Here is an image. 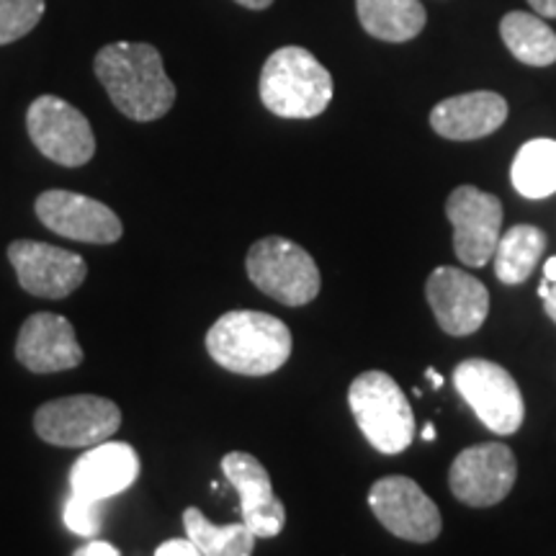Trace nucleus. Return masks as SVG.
Instances as JSON below:
<instances>
[{
  "mask_svg": "<svg viewBox=\"0 0 556 556\" xmlns=\"http://www.w3.org/2000/svg\"><path fill=\"white\" fill-rule=\"evenodd\" d=\"M500 37L523 65L546 67L556 62V34L536 13L513 11L500 21Z\"/></svg>",
  "mask_w": 556,
  "mask_h": 556,
  "instance_id": "20",
  "label": "nucleus"
},
{
  "mask_svg": "<svg viewBox=\"0 0 556 556\" xmlns=\"http://www.w3.org/2000/svg\"><path fill=\"white\" fill-rule=\"evenodd\" d=\"M531 9L536 11V16L544 18H556V0H528Z\"/></svg>",
  "mask_w": 556,
  "mask_h": 556,
  "instance_id": "28",
  "label": "nucleus"
},
{
  "mask_svg": "<svg viewBox=\"0 0 556 556\" xmlns=\"http://www.w3.org/2000/svg\"><path fill=\"white\" fill-rule=\"evenodd\" d=\"M93 67L111 103L131 122H155L176 103V86L152 45L114 41L96 54Z\"/></svg>",
  "mask_w": 556,
  "mask_h": 556,
  "instance_id": "1",
  "label": "nucleus"
},
{
  "mask_svg": "<svg viewBox=\"0 0 556 556\" xmlns=\"http://www.w3.org/2000/svg\"><path fill=\"white\" fill-rule=\"evenodd\" d=\"M435 435H438V430H435L433 422H428V426L422 428V433H420L422 441H435Z\"/></svg>",
  "mask_w": 556,
  "mask_h": 556,
  "instance_id": "33",
  "label": "nucleus"
},
{
  "mask_svg": "<svg viewBox=\"0 0 556 556\" xmlns=\"http://www.w3.org/2000/svg\"><path fill=\"white\" fill-rule=\"evenodd\" d=\"M250 281L287 307H304L319 294V268L312 255L287 238H263L248 250Z\"/></svg>",
  "mask_w": 556,
  "mask_h": 556,
  "instance_id": "5",
  "label": "nucleus"
},
{
  "mask_svg": "<svg viewBox=\"0 0 556 556\" xmlns=\"http://www.w3.org/2000/svg\"><path fill=\"white\" fill-rule=\"evenodd\" d=\"M9 261L24 291L45 299H65L86 281L88 266L78 253L37 240L9 245Z\"/></svg>",
  "mask_w": 556,
  "mask_h": 556,
  "instance_id": "12",
  "label": "nucleus"
},
{
  "mask_svg": "<svg viewBox=\"0 0 556 556\" xmlns=\"http://www.w3.org/2000/svg\"><path fill=\"white\" fill-rule=\"evenodd\" d=\"M454 384L492 433L513 435L523 426L526 405L520 389L500 364L484 358L462 361L454 371Z\"/></svg>",
  "mask_w": 556,
  "mask_h": 556,
  "instance_id": "7",
  "label": "nucleus"
},
{
  "mask_svg": "<svg viewBox=\"0 0 556 556\" xmlns=\"http://www.w3.org/2000/svg\"><path fill=\"white\" fill-rule=\"evenodd\" d=\"M426 296L441 330L456 338L475 336L490 312L484 283L454 266H441L428 276Z\"/></svg>",
  "mask_w": 556,
  "mask_h": 556,
  "instance_id": "14",
  "label": "nucleus"
},
{
  "mask_svg": "<svg viewBox=\"0 0 556 556\" xmlns=\"http://www.w3.org/2000/svg\"><path fill=\"white\" fill-rule=\"evenodd\" d=\"M544 278L546 281L556 283V258H548L546 266H544Z\"/></svg>",
  "mask_w": 556,
  "mask_h": 556,
  "instance_id": "31",
  "label": "nucleus"
},
{
  "mask_svg": "<svg viewBox=\"0 0 556 556\" xmlns=\"http://www.w3.org/2000/svg\"><path fill=\"white\" fill-rule=\"evenodd\" d=\"M122 428V409L99 394H73L47 402L34 415L41 441L62 448H93Z\"/></svg>",
  "mask_w": 556,
  "mask_h": 556,
  "instance_id": "6",
  "label": "nucleus"
},
{
  "mask_svg": "<svg viewBox=\"0 0 556 556\" xmlns=\"http://www.w3.org/2000/svg\"><path fill=\"white\" fill-rule=\"evenodd\" d=\"M426 377H428V381H430V384H433L435 389L443 387V377L435 371V368H426Z\"/></svg>",
  "mask_w": 556,
  "mask_h": 556,
  "instance_id": "32",
  "label": "nucleus"
},
{
  "mask_svg": "<svg viewBox=\"0 0 556 556\" xmlns=\"http://www.w3.org/2000/svg\"><path fill=\"white\" fill-rule=\"evenodd\" d=\"M356 11L366 34L392 45L415 39L428 18L420 0H356Z\"/></svg>",
  "mask_w": 556,
  "mask_h": 556,
  "instance_id": "19",
  "label": "nucleus"
},
{
  "mask_svg": "<svg viewBox=\"0 0 556 556\" xmlns=\"http://www.w3.org/2000/svg\"><path fill=\"white\" fill-rule=\"evenodd\" d=\"M544 309L546 315L556 323V283H552V289H548V294L544 296Z\"/></svg>",
  "mask_w": 556,
  "mask_h": 556,
  "instance_id": "29",
  "label": "nucleus"
},
{
  "mask_svg": "<svg viewBox=\"0 0 556 556\" xmlns=\"http://www.w3.org/2000/svg\"><path fill=\"white\" fill-rule=\"evenodd\" d=\"M45 16V0H0V47L26 37Z\"/></svg>",
  "mask_w": 556,
  "mask_h": 556,
  "instance_id": "24",
  "label": "nucleus"
},
{
  "mask_svg": "<svg viewBox=\"0 0 556 556\" xmlns=\"http://www.w3.org/2000/svg\"><path fill=\"white\" fill-rule=\"evenodd\" d=\"M348 405L361 433L381 454H402L415 438L413 407L397 381L384 371H364L348 389Z\"/></svg>",
  "mask_w": 556,
  "mask_h": 556,
  "instance_id": "4",
  "label": "nucleus"
},
{
  "mask_svg": "<svg viewBox=\"0 0 556 556\" xmlns=\"http://www.w3.org/2000/svg\"><path fill=\"white\" fill-rule=\"evenodd\" d=\"M155 556H201V552L193 546L191 539H170L157 546Z\"/></svg>",
  "mask_w": 556,
  "mask_h": 556,
  "instance_id": "26",
  "label": "nucleus"
},
{
  "mask_svg": "<svg viewBox=\"0 0 556 556\" xmlns=\"http://www.w3.org/2000/svg\"><path fill=\"white\" fill-rule=\"evenodd\" d=\"M513 186L526 199H546L556 193V142L531 139L518 150L510 168Z\"/></svg>",
  "mask_w": 556,
  "mask_h": 556,
  "instance_id": "22",
  "label": "nucleus"
},
{
  "mask_svg": "<svg viewBox=\"0 0 556 556\" xmlns=\"http://www.w3.org/2000/svg\"><path fill=\"white\" fill-rule=\"evenodd\" d=\"M368 507L379 523L397 539L430 544L441 536V510L415 479L400 475L379 479L368 492Z\"/></svg>",
  "mask_w": 556,
  "mask_h": 556,
  "instance_id": "9",
  "label": "nucleus"
},
{
  "mask_svg": "<svg viewBox=\"0 0 556 556\" xmlns=\"http://www.w3.org/2000/svg\"><path fill=\"white\" fill-rule=\"evenodd\" d=\"M184 526L201 556H253L255 536L245 523L214 526L199 507H189Z\"/></svg>",
  "mask_w": 556,
  "mask_h": 556,
  "instance_id": "23",
  "label": "nucleus"
},
{
  "mask_svg": "<svg viewBox=\"0 0 556 556\" xmlns=\"http://www.w3.org/2000/svg\"><path fill=\"white\" fill-rule=\"evenodd\" d=\"M16 358L34 374H58L83 364V348L70 319L54 312H37L21 325Z\"/></svg>",
  "mask_w": 556,
  "mask_h": 556,
  "instance_id": "16",
  "label": "nucleus"
},
{
  "mask_svg": "<svg viewBox=\"0 0 556 556\" xmlns=\"http://www.w3.org/2000/svg\"><path fill=\"white\" fill-rule=\"evenodd\" d=\"M507 119V101L492 90L454 96L430 111V127L454 142H471L497 131Z\"/></svg>",
  "mask_w": 556,
  "mask_h": 556,
  "instance_id": "18",
  "label": "nucleus"
},
{
  "mask_svg": "<svg viewBox=\"0 0 556 556\" xmlns=\"http://www.w3.org/2000/svg\"><path fill=\"white\" fill-rule=\"evenodd\" d=\"M261 101L281 119H315L332 101V75L304 47H281L263 65Z\"/></svg>",
  "mask_w": 556,
  "mask_h": 556,
  "instance_id": "3",
  "label": "nucleus"
},
{
  "mask_svg": "<svg viewBox=\"0 0 556 556\" xmlns=\"http://www.w3.org/2000/svg\"><path fill=\"white\" fill-rule=\"evenodd\" d=\"M103 503H106V500L73 492L65 503V513H62V516H65V526L73 533H78V536L93 539L96 533L101 531L103 523Z\"/></svg>",
  "mask_w": 556,
  "mask_h": 556,
  "instance_id": "25",
  "label": "nucleus"
},
{
  "mask_svg": "<svg viewBox=\"0 0 556 556\" xmlns=\"http://www.w3.org/2000/svg\"><path fill=\"white\" fill-rule=\"evenodd\" d=\"M446 217L454 225V248L464 266L482 268L492 261L503 227V204L475 186H458L446 201Z\"/></svg>",
  "mask_w": 556,
  "mask_h": 556,
  "instance_id": "11",
  "label": "nucleus"
},
{
  "mask_svg": "<svg viewBox=\"0 0 556 556\" xmlns=\"http://www.w3.org/2000/svg\"><path fill=\"white\" fill-rule=\"evenodd\" d=\"M26 129L41 155L65 168H80L96 152V137L86 116L58 96H39L31 103Z\"/></svg>",
  "mask_w": 556,
  "mask_h": 556,
  "instance_id": "8",
  "label": "nucleus"
},
{
  "mask_svg": "<svg viewBox=\"0 0 556 556\" xmlns=\"http://www.w3.org/2000/svg\"><path fill=\"white\" fill-rule=\"evenodd\" d=\"M73 556H122V554H119V548H116L114 544H109V541H90V544L80 546Z\"/></svg>",
  "mask_w": 556,
  "mask_h": 556,
  "instance_id": "27",
  "label": "nucleus"
},
{
  "mask_svg": "<svg viewBox=\"0 0 556 556\" xmlns=\"http://www.w3.org/2000/svg\"><path fill=\"white\" fill-rule=\"evenodd\" d=\"M37 217L62 238L90 245H111L124 235L122 219L106 204L75 191L52 189L41 193L37 199Z\"/></svg>",
  "mask_w": 556,
  "mask_h": 556,
  "instance_id": "13",
  "label": "nucleus"
},
{
  "mask_svg": "<svg viewBox=\"0 0 556 556\" xmlns=\"http://www.w3.org/2000/svg\"><path fill=\"white\" fill-rule=\"evenodd\" d=\"M208 356L242 377H266L291 356V330L266 312L235 309L222 315L206 332Z\"/></svg>",
  "mask_w": 556,
  "mask_h": 556,
  "instance_id": "2",
  "label": "nucleus"
},
{
  "mask_svg": "<svg viewBox=\"0 0 556 556\" xmlns=\"http://www.w3.org/2000/svg\"><path fill=\"white\" fill-rule=\"evenodd\" d=\"M222 471L240 495L242 523L255 539H274L287 526V510L274 495V484L266 467L245 451H232L222 458Z\"/></svg>",
  "mask_w": 556,
  "mask_h": 556,
  "instance_id": "15",
  "label": "nucleus"
},
{
  "mask_svg": "<svg viewBox=\"0 0 556 556\" xmlns=\"http://www.w3.org/2000/svg\"><path fill=\"white\" fill-rule=\"evenodd\" d=\"M235 3L245 5V9H253V11H263V9H268L274 0H235Z\"/></svg>",
  "mask_w": 556,
  "mask_h": 556,
  "instance_id": "30",
  "label": "nucleus"
},
{
  "mask_svg": "<svg viewBox=\"0 0 556 556\" xmlns=\"http://www.w3.org/2000/svg\"><path fill=\"white\" fill-rule=\"evenodd\" d=\"M518 464L505 443H479L464 448L448 471V486L469 507H492L510 495Z\"/></svg>",
  "mask_w": 556,
  "mask_h": 556,
  "instance_id": "10",
  "label": "nucleus"
},
{
  "mask_svg": "<svg viewBox=\"0 0 556 556\" xmlns=\"http://www.w3.org/2000/svg\"><path fill=\"white\" fill-rule=\"evenodd\" d=\"M139 477V456L129 443L103 441L80 456L70 471V486L78 495L111 500L129 490Z\"/></svg>",
  "mask_w": 556,
  "mask_h": 556,
  "instance_id": "17",
  "label": "nucleus"
},
{
  "mask_svg": "<svg viewBox=\"0 0 556 556\" xmlns=\"http://www.w3.org/2000/svg\"><path fill=\"white\" fill-rule=\"evenodd\" d=\"M546 250V235L533 225H516L500 235L495 248V274L507 287L523 283L533 274L541 253Z\"/></svg>",
  "mask_w": 556,
  "mask_h": 556,
  "instance_id": "21",
  "label": "nucleus"
}]
</instances>
